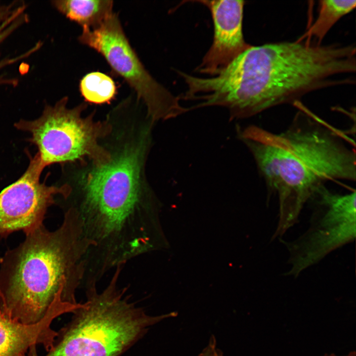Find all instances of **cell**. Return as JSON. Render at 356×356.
<instances>
[{
  "instance_id": "cell-16",
  "label": "cell",
  "mask_w": 356,
  "mask_h": 356,
  "mask_svg": "<svg viewBox=\"0 0 356 356\" xmlns=\"http://www.w3.org/2000/svg\"><path fill=\"white\" fill-rule=\"evenodd\" d=\"M336 356V355H335L334 354H330V355H325V356ZM356 356L355 352H354H354H351L348 355H347V356Z\"/></svg>"
},
{
  "instance_id": "cell-7",
  "label": "cell",
  "mask_w": 356,
  "mask_h": 356,
  "mask_svg": "<svg viewBox=\"0 0 356 356\" xmlns=\"http://www.w3.org/2000/svg\"><path fill=\"white\" fill-rule=\"evenodd\" d=\"M79 42L100 54L112 70L135 91L136 100L154 122L173 119L190 110L146 69L130 44L117 14L97 27L83 28Z\"/></svg>"
},
{
  "instance_id": "cell-14",
  "label": "cell",
  "mask_w": 356,
  "mask_h": 356,
  "mask_svg": "<svg viewBox=\"0 0 356 356\" xmlns=\"http://www.w3.org/2000/svg\"><path fill=\"white\" fill-rule=\"evenodd\" d=\"M79 89L86 103L98 105L110 103L117 93L113 79L98 71L85 75L80 82Z\"/></svg>"
},
{
  "instance_id": "cell-4",
  "label": "cell",
  "mask_w": 356,
  "mask_h": 356,
  "mask_svg": "<svg viewBox=\"0 0 356 356\" xmlns=\"http://www.w3.org/2000/svg\"><path fill=\"white\" fill-rule=\"evenodd\" d=\"M25 235L0 259V311L28 325L41 321L53 308L72 313L81 305L76 293L92 246L77 215L67 208L56 229L43 224Z\"/></svg>"
},
{
  "instance_id": "cell-8",
  "label": "cell",
  "mask_w": 356,
  "mask_h": 356,
  "mask_svg": "<svg viewBox=\"0 0 356 356\" xmlns=\"http://www.w3.org/2000/svg\"><path fill=\"white\" fill-rule=\"evenodd\" d=\"M356 199L355 190L339 194L325 185L316 190L308 201L315 206L310 226L296 240L287 245L291 265L287 274L297 276L331 252L355 238Z\"/></svg>"
},
{
  "instance_id": "cell-10",
  "label": "cell",
  "mask_w": 356,
  "mask_h": 356,
  "mask_svg": "<svg viewBox=\"0 0 356 356\" xmlns=\"http://www.w3.org/2000/svg\"><path fill=\"white\" fill-rule=\"evenodd\" d=\"M210 9L214 26L212 44L196 68L197 72L217 76L251 45L244 40L242 21L244 1L202 0Z\"/></svg>"
},
{
  "instance_id": "cell-15",
  "label": "cell",
  "mask_w": 356,
  "mask_h": 356,
  "mask_svg": "<svg viewBox=\"0 0 356 356\" xmlns=\"http://www.w3.org/2000/svg\"><path fill=\"white\" fill-rule=\"evenodd\" d=\"M198 356H223L222 353L217 347L214 336L211 337L209 344Z\"/></svg>"
},
{
  "instance_id": "cell-5",
  "label": "cell",
  "mask_w": 356,
  "mask_h": 356,
  "mask_svg": "<svg viewBox=\"0 0 356 356\" xmlns=\"http://www.w3.org/2000/svg\"><path fill=\"white\" fill-rule=\"evenodd\" d=\"M122 269H116L101 291L88 283L87 299L72 312L45 356H121L141 339L150 327L171 317L150 315L119 289Z\"/></svg>"
},
{
  "instance_id": "cell-9",
  "label": "cell",
  "mask_w": 356,
  "mask_h": 356,
  "mask_svg": "<svg viewBox=\"0 0 356 356\" xmlns=\"http://www.w3.org/2000/svg\"><path fill=\"white\" fill-rule=\"evenodd\" d=\"M45 167L38 153L30 158L24 173L0 193V236L17 231L27 234L44 224L47 209L55 197L65 199L70 192L65 183L48 186L40 180Z\"/></svg>"
},
{
  "instance_id": "cell-11",
  "label": "cell",
  "mask_w": 356,
  "mask_h": 356,
  "mask_svg": "<svg viewBox=\"0 0 356 356\" xmlns=\"http://www.w3.org/2000/svg\"><path fill=\"white\" fill-rule=\"evenodd\" d=\"M66 313L63 309L53 308L41 321L28 325L14 320L0 311V356H27L28 350L38 345L47 352L58 334L51 324Z\"/></svg>"
},
{
  "instance_id": "cell-12",
  "label": "cell",
  "mask_w": 356,
  "mask_h": 356,
  "mask_svg": "<svg viewBox=\"0 0 356 356\" xmlns=\"http://www.w3.org/2000/svg\"><path fill=\"white\" fill-rule=\"evenodd\" d=\"M52 5L69 20L83 28L93 29L99 26L114 12L110 0H58Z\"/></svg>"
},
{
  "instance_id": "cell-3",
  "label": "cell",
  "mask_w": 356,
  "mask_h": 356,
  "mask_svg": "<svg viewBox=\"0 0 356 356\" xmlns=\"http://www.w3.org/2000/svg\"><path fill=\"white\" fill-rule=\"evenodd\" d=\"M267 190L278 196L281 234L295 222L320 186L333 180L355 181V149L343 134L303 109L284 131L237 127Z\"/></svg>"
},
{
  "instance_id": "cell-6",
  "label": "cell",
  "mask_w": 356,
  "mask_h": 356,
  "mask_svg": "<svg viewBox=\"0 0 356 356\" xmlns=\"http://www.w3.org/2000/svg\"><path fill=\"white\" fill-rule=\"evenodd\" d=\"M68 101L64 97L53 105H47L40 117L21 120L15 127L30 134V140L38 147L37 153L45 167L106 160L109 154L101 140L110 130L109 121L106 118L95 121L94 111L83 117L87 103L69 108Z\"/></svg>"
},
{
  "instance_id": "cell-2",
  "label": "cell",
  "mask_w": 356,
  "mask_h": 356,
  "mask_svg": "<svg viewBox=\"0 0 356 356\" xmlns=\"http://www.w3.org/2000/svg\"><path fill=\"white\" fill-rule=\"evenodd\" d=\"M356 63L352 44L298 40L251 45L217 76L193 77L189 87L199 107H223L231 120L244 119L314 90L352 84L339 77L355 73Z\"/></svg>"
},
{
  "instance_id": "cell-1",
  "label": "cell",
  "mask_w": 356,
  "mask_h": 356,
  "mask_svg": "<svg viewBox=\"0 0 356 356\" xmlns=\"http://www.w3.org/2000/svg\"><path fill=\"white\" fill-rule=\"evenodd\" d=\"M106 118L110 130L101 142L109 157L64 165L65 183L70 188L64 200L89 239L97 248L116 251L147 235L146 221L156 198L146 166L155 123L132 106L114 108Z\"/></svg>"
},
{
  "instance_id": "cell-13",
  "label": "cell",
  "mask_w": 356,
  "mask_h": 356,
  "mask_svg": "<svg viewBox=\"0 0 356 356\" xmlns=\"http://www.w3.org/2000/svg\"><path fill=\"white\" fill-rule=\"evenodd\" d=\"M319 2L316 20L301 39L312 38L318 44H321V41L332 27L356 5V1L353 0H323Z\"/></svg>"
}]
</instances>
